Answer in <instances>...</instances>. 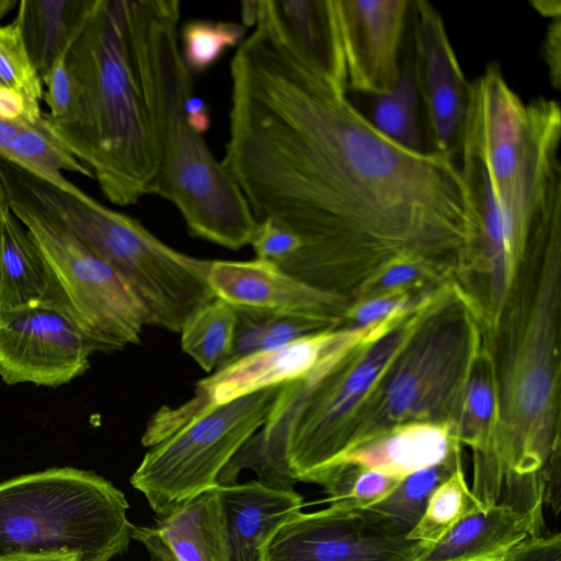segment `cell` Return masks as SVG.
I'll return each mask as SVG.
<instances>
[{
	"label": "cell",
	"mask_w": 561,
	"mask_h": 561,
	"mask_svg": "<svg viewBox=\"0 0 561 561\" xmlns=\"http://www.w3.org/2000/svg\"><path fill=\"white\" fill-rule=\"evenodd\" d=\"M222 165L256 222L293 232L296 273H319L366 248L458 259L472 230L455 159L382 135L347 99L309 73L260 18L230 62Z\"/></svg>",
	"instance_id": "6da1fadb"
},
{
	"label": "cell",
	"mask_w": 561,
	"mask_h": 561,
	"mask_svg": "<svg viewBox=\"0 0 561 561\" xmlns=\"http://www.w3.org/2000/svg\"><path fill=\"white\" fill-rule=\"evenodd\" d=\"M153 4L93 0L67 54L76 88L73 118L65 125L47 121L53 136L118 206L150 194L158 172L146 77Z\"/></svg>",
	"instance_id": "7a4b0ae2"
},
{
	"label": "cell",
	"mask_w": 561,
	"mask_h": 561,
	"mask_svg": "<svg viewBox=\"0 0 561 561\" xmlns=\"http://www.w3.org/2000/svg\"><path fill=\"white\" fill-rule=\"evenodd\" d=\"M560 238L551 234L541 245L531 285L522 267L504 309L507 320L499 324L507 337L501 364L494 363L499 416L484 457L495 488L512 496L539 494L560 474Z\"/></svg>",
	"instance_id": "3957f363"
},
{
	"label": "cell",
	"mask_w": 561,
	"mask_h": 561,
	"mask_svg": "<svg viewBox=\"0 0 561 561\" xmlns=\"http://www.w3.org/2000/svg\"><path fill=\"white\" fill-rule=\"evenodd\" d=\"M180 18L178 0L156 1L146 58L158 149L150 194L172 203L193 237L239 250L250 244L257 222L233 178L187 122L193 84L180 48Z\"/></svg>",
	"instance_id": "277c9868"
},
{
	"label": "cell",
	"mask_w": 561,
	"mask_h": 561,
	"mask_svg": "<svg viewBox=\"0 0 561 561\" xmlns=\"http://www.w3.org/2000/svg\"><path fill=\"white\" fill-rule=\"evenodd\" d=\"M560 138L557 101L524 103L495 65L470 83L459 152L484 169L520 263L540 222L561 203Z\"/></svg>",
	"instance_id": "5b68a950"
},
{
	"label": "cell",
	"mask_w": 561,
	"mask_h": 561,
	"mask_svg": "<svg viewBox=\"0 0 561 561\" xmlns=\"http://www.w3.org/2000/svg\"><path fill=\"white\" fill-rule=\"evenodd\" d=\"M13 181L116 272L140 301L148 325L180 333L215 298L207 279L211 260L169 247L137 219L96 199L82 202L22 170Z\"/></svg>",
	"instance_id": "8992f818"
},
{
	"label": "cell",
	"mask_w": 561,
	"mask_h": 561,
	"mask_svg": "<svg viewBox=\"0 0 561 561\" xmlns=\"http://www.w3.org/2000/svg\"><path fill=\"white\" fill-rule=\"evenodd\" d=\"M128 502L103 477L71 467L0 482V558L75 556L110 561L125 552Z\"/></svg>",
	"instance_id": "52a82bcc"
},
{
	"label": "cell",
	"mask_w": 561,
	"mask_h": 561,
	"mask_svg": "<svg viewBox=\"0 0 561 561\" xmlns=\"http://www.w3.org/2000/svg\"><path fill=\"white\" fill-rule=\"evenodd\" d=\"M482 343L473 308L456 284L446 286L362 408L351 450L407 423L451 427Z\"/></svg>",
	"instance_id": "ba28073f"
},
{
	"label": "cell",
	"mask_w": 561,
	"mask_h": 561,
	"mask_svg": "<svg viewBox=\"0 0 561 561\" xmlns=\"http://www.w3.org/2000/svg\"><path fill=\"white\" fill-rule=\"evenodd\" d=\"M3 180L10 209L37 247L60 291L66 313L94 353L138 344L148 324L145 310L130 288L61 219L4 176Z\"/></svg>",
	"instance_id": "9c48e42d"
},
{
	"label": "cell",
	"mask_w": 561,
	"mask_h": 561,
	"mask_svg": "<svg viewBox=\"0 0 561 561\" xmlns=\"http://www.w3.org/2000/svg\"><path fill=\"white\" fill-rule=\"evenodd\" d=\"M279 386L217 405L151 446L131 485L162 515L218 485L239 449L264 425Z\"/></svg>",
	"instance_id": "30bf717a"
},
{
	"label": "cell",
	"mask_w": 561,
	"mask_h": 561,
	"mask_svg": "<svg viewBox=\"0 0 561 561\" xmlns=\"http://www.w3.org/2000/svg\"><path fill=\"white\" fill-rule=\"evenodd\" d=\"M427 547L376 511L331 504L284 522L264 561H416Z\"/></svg>",
	"instance_id": "8fae6325"
},
{
	"label": "cell",
	"mask_w": 561,
	"mask_h": 561,
	"mask_svg": "<svg viewBox=\"0 0 561 561\" xmlns=\"http://www.w3.org/2000/svg\"><path fill=\"white\" fill-rule=\"evenodd\" d=\"M94 353L60 308L39 304L0 311V378L58 387L81 376Z\"/></svg>",
	"instance_id": "7c38bea8"
},
{
	"label": "cell",
	"mask_w": 561,
	"mask_h": 561,
	"mask_svg": "<svg viewBox=\"0 0 561 561\" xmlns=\"http://www.w3.org/2000/svg\"><path fill=\"white\" fill-rule=\"evenodd\" d=\"M340 328L305 336L288 345L257 351L224 365L196 383L194 394L178 407H162L149 427L164 439L210 409L307 375L336 344Z\"/></svg>",
	"instance_id": "4fadbf2b"
},
{
	"label": "cell",
	"mask_w": 561,
	"mask_h": 561,
	"mask_svg": "<svg viewBox=\"0 0 561 561\" xmlns=\"http://www.w3.org/2000/svg\"><path fill=\"white\" fill-rule=\"evenodd\" d=\"M412 57L433 151L455 159L467 116L470 83L466 80L439 11L413 0Z\"/></svg>",
	"instance_id": "5bb4252c"
},
{
	"label": "cell",
	"mask_w": 561,
	"mask_h": 561,
	"mask_svg": "<svg viewBox=\"0 0 561 561\" xmlns=\"http://www.w3.org/2000/svg\"><path fill=\"white\" fill-rule=\"evenodd\" d=\"M347 90L371 96L389 91L401 72L410 0H335Z\"/></svg>",
	"instance_id": "9a60e30c"
},
{
	"label": "cell",
	"mask_w": 561,
	"mask_h": 561,
	"mask_svg": "<svg viewBox=\"0 0 561 561\" xmlns=\"http://www.w3.org/2000/svg\"><path fill=\"white\" fill-rule=\"evenodd\" d=\"M208 284L215 297L236 309L297 313L340 320L350 298L316 288L263 261L211 260Z\"/></svg>",
	"instance_id": "2e32d148"
},
{
	"label": "cell",
	"mask_w": 561,
	"mask_h": 561,
	"mask_svg": "<svg viewBox=\"0 0 561 561\" xmlns=\"http://www.w3.org/2000/svg\"><path fill=\"white\" fill-rule=\"evenodd\" d=\"M260 13L290 55L333 90L347 91L335 0H260Z\"/></svg>",
	"instance_id": "e0dca14e"
},
{
	"label": "cell",
	"mask_w": 561,
	"mask_h": 561,
	"mask_svg": "<svg viewBox=\"0 0 561 561\" xmlns=\"http://www.w3.org/2000/svg\"><path fill=\"white\" fill-rule=\"evenodd\" d=\"M222 561H264L265 548L277 528L300 511L295 490L267 486L257 480L215 488Z\"/></svg>",
	"instance_id": "ac0fdd59"
},
{
	"label": "cell",
	"mask_w": 561,
	"mask_h": 561,
	"mask_svg": "<svg viewBox=\"0 0 561 561\" xmlns=\"http://www.w3.org/2000/svg\"><path fill=\"white\" fill-rule=\"evenodd\" d=\"M215 488L158 515L153 525H133L131 539L146 547L150 561H222Z\"/></svg>",
	"instance_id": "d6986e66"
},
{
	"label": "cell",
	"mask_w": 561,
	"mask_h": 561,
	"mask_svg": "<svg viewBox=\"0 0 561 561\" xmlns=\"http://www.w3.org/2000/svg\"><path fill=\"white\" fill-rule=\"evenodd\" d=\"M530 516L504 505H481L457 522L416 561H501L515 545L542 535Z\"/></svg>",
	"instance_id": "ffe728a7"
},
{
	"label": "cell",
	"mask_w": 561,
	"mask_h": 561,
	"mask_svg": "<svg viewBox=\"0 0 561 561\" xmlns=\"http://www.w3.org/2000/svg\"><path fill=\"white\" fill-rule=\"evenodd\" d=\"M459 453L460 443L449 425L415 422L392 427L357 446L336 466L350 463L402 479L416 470L443 463Z\"/></svg>",
	"instance_id": "44dd1931"
},
{
	"label": "cell",
	"mask_w": 561,
	"mask_h": 561,
	"mask_svg": "<svg viewBox=\"0 0 561 561\" xmlns=\"http://www.w3.org/2000/svg\"><path fill=\"white\" fill-rule=\"evenodd\" d=\"M39 304L65 311L47 264L8 205L0 209V311Z\"/></svg>",
	"instance_id": "7402d4cb"
},
{
	"label": "cell",
	"mask_w": 561,
	"mask_h": 561,
	"mask_svg": "<svg viewBox=\"0 0 561 561\" xmlns=\"http://www.w3.org/2000/svg\"><path fill=\"white\" fill-rule=\"evenodd\" d=\"M0 160L82 202L94 199L64 175L68 171L93 179L89 169L53 136L45 113L37 123L0 114Z\"/></svg>",
	"instance_id": "603a6c76"
},
{
	"label": "cell",
	"mask_w": 561,
	"mask_h": 561,
	"mask_svg": "<svg viewBox=\"0 0 561 561\" xmlns=\"http://www.w3.org/2000/svg\"><path fill=\"white\" fill-rule=\"evenodd\" d=\"M93 0H22L16 14L28 55L42 77L67 54L85 23Z\"/></svg>",
	"instance_id": "cb8c5ba5"
},
{
	"label": "cell",
	"mask_w": 561,
	"mask_h": 561,
	"mask_svg": "<svg viewBox=\"0 0 561 561\" xmlns=\"http://www.w3.org/2000/svg\"><path fill=\"white\" fill-rule=\"evenodd\" d=\"M44 87L25 45L22 23L16 14L8 24H0V114L37 123Z\"/></svg>",
	"instance_id": "d4e9b609"
},
{
	"label": "cell",
	"mask_w": 561,
	"mask_h": 561,
	"mask_svg": "<svg viewBox=\"0 0 561 561\" xmlns=\"http://www.w3.org/2000/svg\"><path fill=\"white\" fill-rule=\"evenodd\" d=\"M499 416L495 367L491 350L483 339L466 381L455 421L453 435L473 450L483 454L494 435Z\"/></svg>",
	"instance_id": "484cf974"
},
{
	"label": "cell",
	"mask_w": 561,
	"mask_h": 561,
	"mask_svg": "<svg viewBox=\"0 0 561 561\" xmlns=\"http://www.w3.org/2000/svg\"><path fill=\"white\" fill-rule=\"evenodd\" d=\"M421 98L412 54L402 61L397 83L373 95L370 123L387 138L414 151H425L421 124Z\"/></svg>",
	"instance_id": "4316f807"
},
{
	"label": "cell",
	"mask_w": 561,
	"mask_h": 561,
	"mask_svg": "<svg viewBox=\"0 0 561 561\" xmlns=\"http://www.w3.org/2000/svg\"><path fill=\"white\" fill-rule=\"evenodd\" d=\"M236 324L237 309L215 297L181 329L182 351L206 373H211L227 362L232 350Z\"/></svg>",
	"instance_id": "83f0119b"
},
{
	"label": "cell",
	"mask_w": 561,
	"mask_h": 561,
	"mask_svg": "<svg viewBox=\"0 0 561 561\" xmlns=\"http://www.w3.org/2000/svg\"><path fill=\"white\" fill-rule=\"evenodd\" d=\"M461 465L459 453L443 463L411 472L400 480L387 497L368 508L394 520L410 534L432 492Z\"/></svg>",
	"instance_id": "f1b7e54d"
},
{
	"label": "cell",
	"mask_w": 561,
	"mask_h": 561,
	"mask_svg": "<svg viewBox=\"0 0 561 561\" xmlns=\"http://www.w3.org/2000/svg\"><path fill=\"white\" fill-rule=\"evenodd\" d=\"M481 505L467 484L461 465L432 492L409 537L431 546L466 514Z\"/></svg>",
	"instance_id": "f546056e"
},
{
	"label": "cell",
	"mask_w": 561,
	"mask_h": 561,
	"mask_svg": "<svg viewBox=\"0 0 561 561\" xmlns=\"http://www.w3.org/2000/svg\"><path fill=\"white\" fill-rule=\"evenodd\" d=\"M455 268L412 251H399L383 260L358 286V299L421 287L437 277L435 272Z\"/></svg>",
	"instance_id": "4dcf8cb0"
},
{
	"label": "cell",
	"mask_w": 561,
	"mask_h": 561,
	"mask_svg": "<svg viewBox=\"0 0 561 561\" xmlns=\"http://www.w3.org/2000/svg\"><path fill=\"white\" fill-rule=\"evenodd\" d=\"M401 478L378 470L342 463L330 470L320 481L331 504L368 508L387 497Z\"/></svg>",
	"instance_id": "1f68e13d"
},
{
	"label": "cell",
	"mask_w": 561,
	"mask_h": 561,
	"mask_svg": "<svg viewBox=\"0 0 561 561\" xmlns=\"http://www.w3.org/2000/svg\"><path fill=\"white\" fill-rule=\"evenodd\" d=\"M245 27L228 21L192 20L180 31V48L190 72L210 68L230 47L243 38Z\"/></svg>",
	"instance_id": "d6a6232c"
},
{
	"label": "cell",
	"mask_w": 561,
	"mask_h": 561,
	"mask_svg": "<svg viewBox=\"0 0 561 561\" xmlns=\"http://www.w3.org/2000/svg\"><path fill=\"white\" fill-rule=\"evenodd\" d=\"M262 312L259 351L282 347L305 336L335 329L341 323L340 320L307 314Z\"/></svg>",
	"instance_id": "836d02e7"
},
{
	"label": "cell",
	"mask_w": 561,
	"mask_h": 561,
	"mask_svg": "<svg viewBox=\"0 0 561 561\" xmlns=\"http://www.w3.org/2000/svg\"><path fill=\"white\" fill-rule=\"evenodd\" d=\"M67 54L60 56L41 77L43 87L45 85L43 101L48 108L45 115L51 125L68 124L76 111V88Z\"/></svg>",
	"instance_id": "e575fe53"
},
{
	"label": "cell",
	"mask_w": 561,
	"mask_h": 561,
	"mask_svg": "<svg viewBox=\"0 0 561 561\" xmlns=\"http://www.w3.org/2000/svg\"><path fill=\"white\" fill-rule=\"evenodd\" d=\"M250 244L256 259L275 264L291 256L301 247L300 240L293 232L271 220L257 222Z\"/></svg>",
	"instance_id": "d590c367"
},
{
	"label": "cell",
	"mask_w": 561,
	"mask_h": 561,
	"mask_svg": "<svg viewBox=\"0 0 561 561\" xmlns=\"http://www.w3.org/2000/svg\"><path fill=\"white\" fill-rule=\"evenodd\" d=\"M501 561H561V535L529 536L506 552Z\"/></svg>",
	"instance_id": "8d00e7d4"
},
{
	"label": "cell",
	"mask_w": 561,
	"mask_h": 561,
	"mask_svg": "<svg viewBox=\"0 0 561 561\" xmlns=\"http://www.w3.org/2000/svg\"><path fill=\"white\" fill-rule=\"evenodd\" d=\"M541 55L553 89L561 85V16L551 19L541 44Z\"/></svg>",
	"instance_id": "74e56055"
},
{
	"label": "cell",
	"mask_w": 561,
	"mask_h": 561,
	"mask_svg": "<svg viewBox=\"0 0 561 561\" xmlns=\"http://www.w3.org/2000/svg\"><path fill=\"white\" fill-rule=\"evenodd\" d=\"M185 110L188 124L204 135L210 126V115L205 101L192 94L186 102Z\"/></svg>",
	"instance_id": "f35d334b"
},
{
	"label": "cell",
	"mask_w": 561,
	"mask_h": 561,
	"mask_svg": "<svg viewBox=\"0 0 561 561\" xmlns=\"http://www.w3.org/2000/svg\"><path fill=\"white\" fill-rule=\"evenodd\" d=\"M260 13V0L241 2V21L244 27L256 25Z\"/></svg>",
	"instance_id": "ab89813d"
},
{
	"label": "cell",
	"mask_w": 561,
	"mask_h": 561,
	"mask_svg": "<svg viewBox=\"0 0 561 561\" xmlns=\"http://www.w3.org/2000/svg\"><path fill=\"white\" fill-rule=\"evenodd\" d=\"M530 4L543 16L550 19L561 16V2L559 0H534Z\"/></svg>",
	"instance_id": "60d3db41"
},
{
	"label": "cell",
	"mask_w": 561,
	"mask_h": 561,
	"mask_svg": "<svg viewBox=\"0 0 561 561\" xmlns=\"http://www.w3.org/2000/svg\"><path fill=\"white\" fill-rule=\"evenodd\" d=\"M0 561H79L75 556L4 557Z\"/></svg>",
	"instance_id": "b9f144b4"
},
{
	"label": "cell",
	"mask_w": 561,
	"mask_h": 561,
	"mask_svg": "<svg viewBox=\"0 0 561 561\" xmlns=\"http://www.w3.org/2000/svg\"><path fill=\"white\" fill-rule=\"evenodd\" d=\"M19 5L16 0H0V21Z\"/></svg>",
	"instance_id": "7bdbcfd3"
},
{
	"label": "cell",
	"mask_w": 561,
	"mask_h": 561,
	"mask_svg": "<svg viewBox=\"0 0 561 561\" xmlns=\"http://www.w3.org/2000/svg\"><path fill=\"white\" fill-rule=\"evenodd\" d=\"M9 205V196L2 173L0 171V209Z\"/></svg>",
	"instance_id": "ee69618b"
},
{
	"label": "cell",
	"mask_w": 561,
	"mask_h": 561,
	"mask_svg": "<svg viewBox=\"0 0 561 561\" xmlns=\"http://www.w3.org/2000/svg\"><path fill=\"white\" fill-rule=\"evenodd\" d=\"M387 255H388V254H387ZM387 255H386V256H387ZM386 256H385V257H386ZM385 257H383V259H385ZM377 264H378V263H377ZM377 264H376V265H377ZM376 265H375V266H376ZM375 266H374V267H375ZM374 267H373V268H374ZM373 268H371V270H373ZM371 270H370V271H371ZM370 271H369V272H370ZM348 291H350V290H348ZM348 291H347V293H348ZM347 293H346V294H347ZM343 295H345V294H343Z\"/></svg>",
	"instance_id": "f6af8a7d"
}]
</instances>
